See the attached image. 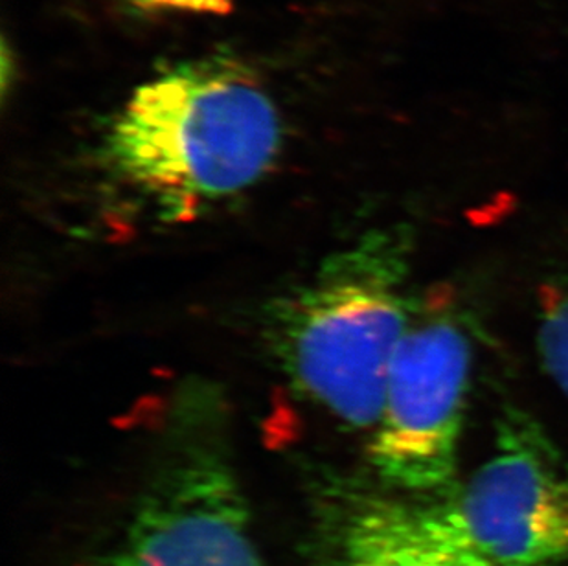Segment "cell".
Returning a JSON list of instances; mask_svg holds the SVG:
<instances>
[{
	"instance_id": "cell-4",
	"label": "cell",
	"mask_w": 568,
	"mask_h": 566,
	"mask_svg": "<svg viewBox=\"0 0 568 566\" xmlns=\"http://www.w3.org/2000/svg\"><path fill=\"white\" fill-rule=\"evenodd\" d=\"M473 342L447 307L410 313L392 357L371 444L372 465L392 486H447L458 464L471 388Z\"/></svg>"
},
{
	"instance_id": "cell-6",
	"label": "cell",
	"mask_w": 568,
	"mask_h": 566,
	"mask_svg": "<svg viewBox=\"0 0 568 566\" xmlns=\"http://www.w3.org/2000/svg\"><path fill=\"white\" fill-rule=\"evenodd\" d=\"M337 566H480L436 532L425 508L361 504L338 537Z\"/></svg>"
},
{
	"instance_id": "cell-8",
	"label": "cell",
	"mask_w": 568,
	"mask_h": 566,
	"mask_svg": "<svg viewBox=\"0 0 568 566\" xmlns=\"http://www.w3.org/2000/svg\"><path fill=\"white\" fill-rule=\"evenodd\" d=\"M134 8L144 11H184L225 16L234 8V0H129Z\"/></svg>"
},
{
	"instance_id": "cell-2",
	"label": "cell",
	"mask_w": 568,
	"mask_h": 566,
	"mask_svg": "<svg viewBox=\"0 0 568 566\" xmlns=\"http://www.w3.org/2000/svg\"><path fill=\"white\" fill-rule=\"evenodd\" d=\"M410 252L403 226L368 230L268 310L280 372L344 427L374 431L379 422L386 375L413 313Z\"/></svg>"
},
{
	"instance_id": "cell-7",
	"label": "cell",
	"mask_w": 568,
	"mask_h": 566,
	"mask_svg": "<svg viewBox=\"0 0 568 566\" xmlns=\"http://www.w3.org/2000/svg\"><path fill=\"white\" fill-rule=\"evenodd\" d=\"M542 368L568 400V282L545 291L537 322Z\"/></svg>"
},
{
	"instance_id": "cell-5",
	"label": "cell",
	"mask_w": 568,
	"mask_h": 566,
	"mask_svg": "<svg viewBox=\"0 0 568 566\" xmlns=\"http://www.w3.org/2000/svg\"><path fill=\"white\" fill-rule=\"evenodd\" d=\"M103 566H265L236 476L215 454L178 459Z\"/></svg>"
},
{
	"instance_id": "cell-1",
	"label": "cell",
	"mask_w": 568,
	"mask_h": 566,
	"mask_svg": "<svg viewBox=\"0 0 568 566\" xmlns=\"http://www.w3.org/2000/svg\"><path fill=\"white\" fill-rule=\"evenodd\" d=\"M282 120L251 70L179 64L134 91L108 134L109 170L166 223L253 188L282 150Z\"/></svg>"
},
{
	"instance_id": "cell-3",
	"label": "cell",
	"mask_w": 568,
	"mask_h": 566,
	"mask_svg": "<svg viewBox=\"0 0 568 566\" xmlns=\"http://www.w3.org/2000/svg\"><path fill=\"white\" fill-rule=\"evenodd\" d=\"M425 512L450 546L480 566L565 565L568 458L536 417L506 406L489 458Z\"/></svg>"
}]
</instances>
